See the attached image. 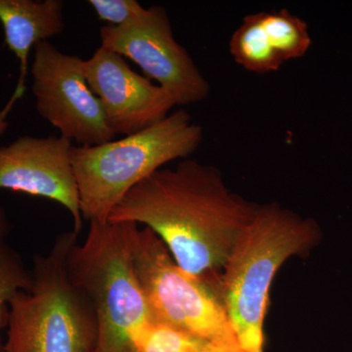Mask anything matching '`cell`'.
<instances>
[{"label":"cell","instance_id":"cell-15","mask_svg":"<svg viewBox=\"0 0 352 352\" xmlns=\"http://www.w3.org/2000/svg\"><path fill=\"white\" fill-rule=\"evenodd\" d=\"M99 19L110 25H122L138 17L144 7L136 0H89Z\"/></svg>","mask_w":352,"mask_h":352},{"label":"cell","instance_id":"cell-1","mask_svg":"<svg viewBox=\"0 0 352 352\" xmlns=\"http://www.w3.org/2000/svg\"><path fill=\"white\" fill-rule=\"evenodd\" d=\"M258 207L229 189L219 168L184 159L138 183L108 221L145 226L185 272L217 278Z\"/></svg>","mask_w":352,"mask_h":352},{"label":"cell","instance_id":"cell-9","mask_svg":"<svg viewBox=\"0 0 352 352\" xmlns=\"http://www.w3.org/2000/svg\"><path fill=\"white\" fill-rule=\"evenodd\" d=\"M72 141L63 136H21L0 147V189L56 201L71 214L74 232L82 230V214Z\"/></svg>","mask_w":352,"mask_h":352},{"label":"cell","instance_id":"cell-14","mask_svg":"<svg viewBox=\"0 0 352 352\" xmlns=\"http://www.w3.org/2000/svg\"><path fill=\"white\" fill-rule=\"evenodd\" d=\"M32 284V272L25 267L19 254L6 243L0 245V352H4L1 330L7 326L9 303L19 292L31 288Z\"/></svg>","mask_w":352,"mask_h":352},{"label":"cell","instance_id":"cell-12","mask_svg":"<svg viewBox=\"0 0 352 352\" xmlns=\"http://www.w3.org/2000/svg\"><path fill=\"white\" fill-rule=\"evenodd\" d=\"M64 2L61 0H0V23L4 43L20 62L17 87L0 111V135L6 131L7 118L25 92L29 58L34 46L65 30Z\"/></svg>","mask_w":352,"mask_h":352},{"label":"cell","instance_id":"cell-11","mask_svg":"<svg viewBox=\"0 0 352 352\" xmlns=\"http://www.w3.org/2000/svg\"><path fill=\"white\" fill-rule=\"evenodd\" d=\"M311 43L307 22L281 9L245 16L231 36L229 51L242 68L267 74L305 56Z\"/></svg>","mask_w":352,"mask_h":352},{"label":"cell","instance_id":"cell-16","mask_svg":"<svg viewBox=\"0 0 352 352\" xmlns=\"http://www.w3.org/2000/svg\"><path fill=\"white\" fill-rule=\"evenodd\" d=\"M10 221L4 208L0 207V245L6 243L8 234L10 233Z\"/></svg>","mask_w":352,"mask_h":352},{"label":"cell","instance_id":"cell-4","mask_svg":"<svg viewBox=\"0 0 352 352\" xmlns=\"http://www.w3.org/2000/svg\"><path fill=\"white\" fill-rule=\"evenodd\" d=\"M78 234L65 233L45 256H36L32 284L9 303L4 352H92L94 307L72 279L68 256Z\"/></svg>","mask_w":352,"mask_h":352},{"label":"cell","instance_id":"cell-5","mask_svg":"<svg viewBox=\"0 0 352 352\" xmlns=\"http://www.w3.org/2000/svg\"><path fill=\"white\" fill-rule=\"evenodd\" d=\"M131 222L90 221L87 240L72 245L68 268L97 322L92 352H131L132 340L152 322L134 270Z\"/></svg>","mask_w":352,"mask_h":352},{"label":"cell","instance_id":"cell-6","mask_svg":"<svg viewBox=\"0 0 352 352\" xmlns=\"http://www.w3.org/2000/svg\"><path fill=\"white\" fill-rule=\"evenodd\" d=\"M131 245L152 322L243 352L219 296V278L185 272L161 239L146 227L131 223Z\"/></svg>","mask_w":352,"mask_h":352},{"label":"cell","instance_id":"cell-10","mask_svg":"<svg viewBox=\"0 0 352 352\" xmlns=\"http://www.w3.org/2000/svg\"><path fill=\"white\" fill-rule=\"evenodd\" d=\"M85 74L116 135L143 131L168 117L176 106L168 92L134 72L124 57L101 46L85 60Z\"/></svg>","mask_w":352,"mask_h":352},{"label":"cell","instance_id":"cell-2","mask_svg":"<svg viewBox=\"0 0 352 352\" xmlns=\"http://www.w3.org/2000/svg\"><path fill=\"white\" fill-rule=\"evenodd\" d=\"M322 237L314 219L278 203L258 205L219 281L220 298L243 352H264V323L278 271L288 259L307 256Z\"/></svg>","mask_w":352,"mask_h":352},{"label":"cell","instance_id":"cell-13","mask_svg":"<svg viewBox=\"0 0 352 352\" xmlns=\"http://www.w3.org/2000/svg\"><path fill=\"white\" fill-rule=\"evenodd\" d=\"M131 352H234L151 322L132 340Z\"/></svg>","mask_w":352,"mask_h":352},{"label":"cell","instance_id":"cell-8","mask_svg":"<svg viewBox=\"0 0 352 352\" xmlns=\"http://www.w3.org/2000/svg\"><path fill=\"white\" fill-rule=\"evenodd\" d=\"M101 47L129 58L170 95L176 106L205 100L210 85L188 51L176 41L163 6L144 9L126 24L100 29Z\"/></svg>","mask_w":352,"mask_h":352},{"label":"cell","instance_id":"cell-3","mask_svg":"<svg viewBox=\"0 0 352 352\" xmlns=\"http://www.w3.org/2000/svg\"><path fill=\"white\" fill-rule=\"evenodd\" d=\"M203 129L178 110L157 124L97 146L72 148L80 210L89 221L107 222L113 208L134 186L175 160L200 147Z\"/></svg>","mask_w":352,"mask_h":352},{"label":"cell","instance_id":"cell-7","mask_svg":"<svg viewBox=\"0 0 352 352\" xmlns=\"http://www.w3.org/2000/svg\"><path fill=\"white\" fill-rule=\"evenodd\" d=\"M31 75L36 110L61 136L78 146L113 140L103 106L85 78V60L41 41L34 48Z\"/></svg>","mask_w":352,"mask_h":352}]
</instances>
